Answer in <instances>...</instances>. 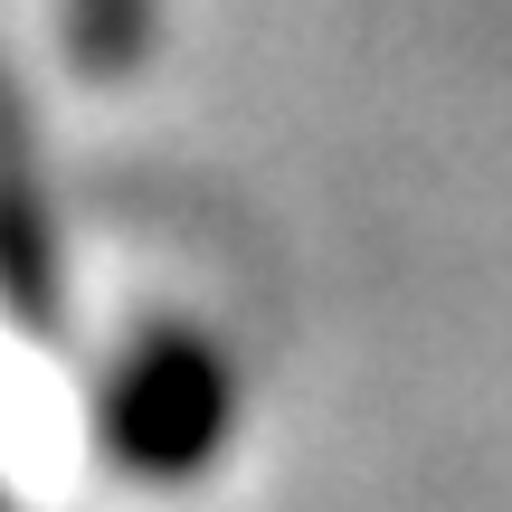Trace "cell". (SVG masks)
<instances>
[{
    "instance_id": "6da1fadb",
    "label": "cell",
    "mask_w": 512,
    "mask_h": 512,
    "mask_svg": "<svg viewBox=\"0 0 512 512\" xmlns=\"http://www.w3.org/2000/svg\"><path fill=\"white\" fill-rule=\"evenodd\" d=\"M228 427H238V370L219 342H200L181 323L143 332L95 399V446L133 484H190L200 465H219Z\"/></svg>"
},
{
    "instance_id": "7a4b0ae2",
    "label": "cell",
    "mask_w": 512,
    "mask_h": 512,
    "mask_svg": "<svg viewBox=\"0 0 512 512\" xmlns=\"http://www.w3.org/2000/svg\"><path fill=\"white\" fill-rule=\"evenodd\" d=\"M0 313L19 332H48L57 323V247H48V219L29 200V171H19V143L0 124Z\"/></svg>"
},
{
    "instance_id": "3957f363",
    "label": "cell",
    "mask_w": 512,
    "mask_h": 512,
    "mask_svg": "<svg viewBox=\"0 0 512 512\" xmlns=\"http://www.w3.org/2000/svg\"><path fill=\"white\" fill-rule=\"evenodd\" d=\"M143 10L152 0H67V48H76V67L86 76H114V67H133L143 57Z\"/></svg>"
}]
</instances>
